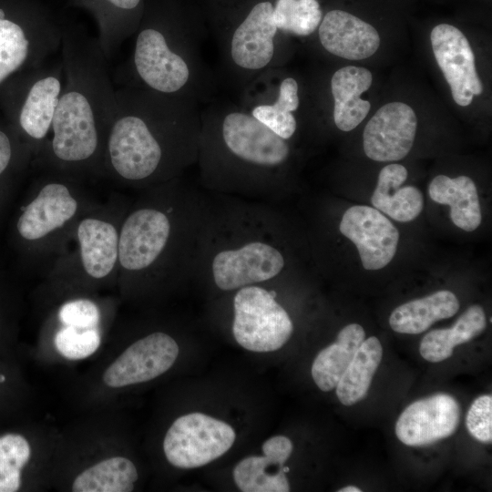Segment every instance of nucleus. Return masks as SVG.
Masks as SVG:
<instances>
[{"label": "nucleus", "mask_w": 492, "mask_h": 492, "mask_svg": "<svg viewBox=\"0 0 492 492\" xmlns=\"http://www.w3.org/2000/svg\"><path fill=\"white\" fill-rule=\"evenodd\" d=\"M119 224L97 215L81 216L74 226L77 262L93 280H102L118 269Z\"/></svg>", "instance_id": "dca6fc26"}, {"label": "nucleus", "mask_w": 492, "mask_h": 492, "mask_svg": "<svg viewBox=\"0 0 492 492\" xmlns=\"http://www.w3.org/2000/svg\"><path fill=\"white\" fill-rule=\"evenodd\" d=\"M382 356V344L375 336L364 340L335 387L343 405H353L366 396Z\"/></svg>", "instance_id": "bb28decb"}, {"label": "nucleus", "mask_w": 492, "mask_h": 492, "mask_svg": "<svg viewBox=\"0 0 492 492\" xmlns=\"http://www.w3.org/2000/svg\"><path fill=\"white\" fill-rule=\"evenodd\" d=\"M458 309L455 293L442 290L399 305L392 312L389 324L396 333L418 334L434 323L452 317Z\"/></svg>", "instance_id": "b1692460"}, {"label": "nucleus", "mask_w": 492, "mask_h": 492, "mask_svg": "<svg viewBox=\"0 0 492 492\" xmlns=\"http://www.w3.org/2000/svg\"><path fill=\"white\" fill-rule=\"evenodd\" d=\"M373 82L371 72L360 67L348 66L338 69L331 80L333 97V120L343 131L356 128L367 116L371 104L361 95Z\"/></svg>", "instance_id": "412c9836"}, {"label": "nucleus", "mask_w": 492, "mask_h": 492, "mask_svg": "<svg viewBox=\"0 0 492 492\" xmlns=\"http://www.w3.org/2000/svg\"><path fill=\"white\" fill-rule=\"evenodd\" d=\"M13 144L10 136L0 127V176L7 169L13 159Z\"/></svg>", "instance_id": "f704fd0d"}, {"label": "nucleus", "mask_w": 492, "mask_h": 492, "mask_svg": "<svg viewBox=\"0 0 492 492\" xmlns=\"http://www.w3.org/2000/svg\"><path fill=\"white\" fill-rule=\"evenodd\" d=\"M430 40L434 56L455 102L462 107L468 106L474 96L483 92L468 40L458 28L448 24L436 26L431 31Z\"/></svg>", "instance_id": "f8f14e48"}, {"label": "nucleus", "mask_w": 492, "mask_h": 492, "mask_svg": "<svg viewBox=\"0 0 492 492\" xmlns=\"http://www.w3.org/2000/svg\"><path fill=\"white\" fill-rule=\"evenodd\" d=\"M17 84L15 121L37 154L51 132L64 84L62 63L33 68Z\"/></svg>", "instance_id": "9d476101"}, {"label": "nucleus", "mask_w": 492, "mask_h": 492, "mask_svg": "<svg viewBox=\"0 0 492 492\" xmlns=\"http://www.w3.org/2000/svg\"><path fill=\"white\" fill-rule=\"evenodd\" d=\"M232 298V333L236 342L252 352H272L291 338L293 323L276 300L277 292L264 283L241 287Z\"/></svg>", "instance_id": "423d86ee"}, {"label": "nucleus", "mask_w": 492, "mask_h": 492, "mask_svg": "<svg viewBox=\"0 0 492 492\" xmlns=\"http://www.w3.org/2000/svg\"><path fill=\"white\" fill-rule=\"evenodd\" d=\"M362 490L354 486L344 487L338 490V492H361Z\"/></svg>", "instance_id": "c9c22d12"}, {"label": "nucleus", "mask_w": 492, "mask_h": 492, "mask_svg": "<svg viewBox=\"0 0 492 492\" xmlns=\"http://www.w3.org/2000/svg\"><path fill=\"white\" fill-rule=\"evenodd\" d=\"M286 267L278 215L270 201L210 194L194 276L232 292L272 282Z\"/></svg>", "instance_id": "20e7f679"}, {"label": "nucleus", "mask_w": 492, "mask_h": 492, "mask_svg": "<svg viewBox=\"0 0 492 492\" xmlns=\"http://www.w3.org/2000/svg\"><path fill=\"white\" fill-rule=\"evenodd\" d=\"M5 381V376L4 375H0V382H3Z\"/></svg>", "instance_id": "4c0bfd02"}, {"label": "nucleus", "mask_w": 492, "mask_h": 492, "mask_svg": "<svg viewBox=\"0 0 492 492\" xmlns=\"http://www.w3.org/2000/svg\"><path fill=\"white\" fill-rule=\"evenodd\" d=\"M100 318L98 306L88 299L68 301L58 311L59 321L67 326L98 328Z\"/></svg>", "instance_id": "473e14b6"}, {"label": "nucleus", "mask_w": 492, "mask_h": 492, "mask_svg": "<svg viewBox=\"0 0 492 492\" xmlns=\"http://www.w3.org/2000/svg\"><path fill=\"white\" fill-rule=\"evenodd\" d=\"M138 26L132 55L136 77L145 88L176 95L187 85L190 71L167 22L159 16L148 15Z\"/></svg>", "instance_id": "0eeeda50"}, {"label": "nucleus", "mask_w": 492, "mask_h": 492, "mask_svg": "<svg viewBox=\"0 0 492 492\" xmlns=\"http://www.w3.org/2000/svg\"><path fill=\"white\" fill-rule=\"evenodd\" d=\"M39 183L36 196L22 210L16 223L19 236L30 242H45L55 234L74 227L81 216V206L74 178L55 172Z\"/></svg>", "instance_id": "1a4fd4ad"}, {"label": "nucleus", "mask_w": 492, "mask_h": 492, "mask_svg": "<svg viewBox=\"0 0 492 492\" xmlns=\"http://www.w3.org/2000/svg\"><path fill=\"white\" fill-rule=\"evenodd\" d=\"M179 345L169 334L150 333L128 347L105 371L104 383L118 388L150 381L174 364Z\"/></svg>", "instance_id": "9b49d317"}, {"label": "nucleus", "mask_w": 492, "mask_h": 492, "mask_svg": "<svg viewBox=\"0 0 492 492\" xmlns=\"http://www.w3.org/2000/svg\"><path fill=\"white\" fill-rule=\"evenodd\" d=\"M298 107V84L294 78L286 77L280 84L277 100L273 104L254 107L251 115L279 137L288 140L297 128L292 112Z\"/></svg>", "instance_id": "c85d7f7f"}, {"label": "nucleus", "mask_w": 492, "mask_h": 492, "mask_svg": "<svg viewBox=\"0 0 492 492\" xmlns=\"http://www.w3.org/2000/svg\"><path fill=\"white\" fill-rule=\"evenodd\" d=\"M460 406L447 394H436L409 405L395 424L397 438L409 446H423L452 436L460 421Z\"/></svg>", "instance_id": "4468645a"}, {"label": "nucleus", "mask_w": 492, "mask_h": 492, "mask_svg": "<svg viewBox=\"0 0 492 492\" xmlns=\"http://www.w3.org/2000/svg\"><path fill=\"white\" fill-rule=\"evenodd\" d=\"M290 153L286 139L240 111L223 118L214 139L199 138L203 185L213 194L270 201L273 175Z\"/></svg>", "instance_id": "39448f33"}, {"label": "nucleus", "mask_w": 492, "mask_h": 492, "mask_svg": "<svg viewBox=\"0 0 492 492\" xmlns=\"http://www.w3.org/2000/svg\"><path fill=\"white\" fill-rule=\"evenodd\" d=\"M272 15L277 29L297 36L313 33L323 17L316 0H277Z\"/></svg>", "instance_id": "c756f323"}, {"label": "nucleus", "mask_w": 492, "mask_h": 492, "mask_svg": "<svg viewBox=\"0 0 492 492\" xmlns=\"http://www.w3.org/2000/svg\"><path fill=\"white\" fill-rule=\"evenodd\" d=\"M148 189L121 218L118 271L133 277L194 275L210 193L178 178Z\"/></svg>", "instance_id": "7ed1b4c3"}, {"label": "nucleus", "mask_w": 492, "mask_h": 492, "mask_svg": "<svg viewBox=\"0 0 492 492\" xmlns=\"http://www.w3.org/2000/svg\"><path fill=\"white\" fill-rule=\"evenodd\" d=\"M272 13V3H258L235 29L231 42V56L238 67L249 70L261 69L272 59L277 32Z\"/></svg>", "instance_id": "f3484780"}, {"label": "nucleus", "mask_w": 492, "mask_h": 492, "mask_svg": "<svg viewBox=\"0 0 492 492\" xmlns=\"http://www.w3.org/2000/svg\"><path fill=\"white\" fill-rule=\"evenodd\" d=\"M407 175V169L403 165L389 164L384 167L371 198L376 210L400 222L415 220L424 208V197L417 188L402 187Z\"/></svg>", "instance_id": "4be33fe9"}, {"label": "nucleus", "mask_w": 492, "mask_h": 492, "mask_svg": "<svg viewBox=\"0 0 492 492\" xmlns=\"http://www.w3.org/2000/svg\"><path fill=\"white\" fill-rule=\"evenodd\" d=\"M364 337L360 324H348L341 329L333 343L318 354L312 365V376L319 389L328 392L336 387Z\"/></svg>", "instance_id": "393cba45"}, {"label": "nucleus", "mask_w": 492, "mask_h": 492, "mask_svg": "<svg viewBox=\"0 0 492 492\" xmlns=\"http://www.w3.org/2000/svg\"><path fill=\"white\" fill-rule=\"evenodd\" d=\"M135 465L128 458L105 459L81 472L74 480V492H129L138 479Z\"/></svg>", "instance_id": "cd10ccee"}, {"label": "nucleus", "mask_w": 492, "mask_h": 492, "mask_svg": "<svg viewBox=\"0 0 492 492\" xmlns=\"http://www.w3.org/2000/svg\"><path fill=\"white\" fill-rule=\"evenodd\" d=\"M31 449L21 435L0 436V492H15L21 486V470L29 461Z\"/></svg>", "instance_id": "7c9ffc66"}, {"label": "nucleus", "mask_w": 492, "mask_h": 492, "mask_svg": "<svg viewBox=\"0 0 492 492\" xmlns=\"http://www.w3.org/2000/svg\"><path fill=\"white\" fill-rule=\"evenodd\" d=\"M76 7L90 13L97 27V43L107 59L123 41L136 32L144 0H69Z\"/></svg>", "instance_id": "aec40b11"}, {"label": "nucleus", "mask_w": 492, "mask_h": 492, "mask_svg": "<svg viewBox=\"0 0 492 492\" xmlns=\"http://www.w3.org/2000/svg\"><path fill=\"white\" fill-rule=\"evenodd\" d=\"M487 326V318L480 305H471L451 328L436 329L426 333L420 343L421 356L431 363L444 361L453 354L456 345L479 335Z\"/></svg>", "instance_id": "a878e982"}, {"label": "nucleus", "mask_w": 492, "mask_h": 492, "mask_svg": "<svg viewBox=\"0 0 492 492\" xmlns=\"http://www.w3.org/2000/svg\"><path fill=\"white\" fill-rule=\"evenodd\" d=\"M116 97L101 174L144 188L177 179L198 156L200 138L188 128L179 100L130 87L116 90Z\"/></svg>", "instance_id": "f03ea898"}, {"label": "nucleus", "mask_w": 492, "mask_h": 492, "mask_svg": "<svg viewBox=\"0 0 492 492\" xmlns=\"http://www.w3.org/2000/svg\"><path fill=\"white\" fill-rule=\"evenodd\" d=\"M282 471L286 474L290 471V468L288 466H284L282 467Z\"/></svg>", "instance_id": "e433bc0d"}, {"label": "nucleus", "mask_w": 492, "mask_h": 492, "mask_svg": "<svg viewBox=\"0 0 492 492\" xmlns=\"http://www.w3.org/2000/svg\"><path fill=\"white\" fill-rule=\"evenodd\" d=\"M469 434L482 443L492 441V396L483 395L474 400L466 417Z\"/></svg>", "instance_id": "72a5a7b5"}, {"label": "nucleus", "mask_w": 492, "mask_h": 492, "mask_svg": "<svg viewBox=\"0 0 492 492\" xmlns=\"http://www.w3.org/2000/svg\"><path fill=\"white\" fill-rule=\"evenodd\" d=\"M236 438L227 423L202 413L179 416L163 441L167 460L179 468L202 466L224 455Z\"/></svg>", "instance_id": "6e6552de"}, {"label": "nucleus", "mask_w": 492, "mask_h": 492, "mask_svg": "<svg viewBox=\"0 0 492 492\" xmlns=\"http://www.w3.org/2000/svg\"><path fill=\"white\" fill-rule=\"evenodd\" d=\"M64 84L39 165L72 177L101 174L106 139L117 109L116 90L97 38L62 20Z\"/></svg>", "instance_id": "f257e3e1"}, {"label": "nucleus", "mask_w": 492, "mask_h": 492, "mask_svg": "<svg viewBox=\"0 0 492 492\" xmlns=\"http://www.w3.org/2000/svg\"><path fill=\"white\" fill-rule=\"evenodd\" d=\"M101 342L98 328L63 325L54 338L57 352L67 359L80 360L93 354Z\"/></svg>", "instance_id": "2f4dec72"}, {"label": "nucleus", "mask_w": 492, "mask_h": 492, "mask_svg": "<svg viewBox=\"0 0 492 492\" xmlns=\"http://www.w3.org/2000/svg\"><path fill=\"white\" fill-rule=\"evenodd\" d=\"M292 441L276 436L262 445L263 456H248L233 469V478L243 492H288L290 485L282 467L292 452Z\"/></svg>", "instance_id": "a211bd4d"}, {"label": "nucleus", "mask_w": 492, "mask_h": 492, "mask_svg": "<svg viewBox=\"0 0 492 492\" xmlns=\"http://www.w3.org/2000/svg\"><path fill=\"white\" fill-rule=\"evenodd\" d=\"M430 198L450 207V219L465 231H473L482 220L481 207L477 187L467 176L449 178L437 175L429 184Z\"/></svg>", "instance_id": "5701e85b"}, {"label": "nucleus", "mask_w": 492, "mask_h": 492, "mask_svg": "<svg viewBox=\"0 0 492 492\" xmlns=\"http://www.w3.org/2000/svg\"><path fill=\"white\" fill-rule=\"evenodd\" d=\"M319 38L331 54L362 60L374 55L380 46L376 29L359 17L343 11H329L319 25Z\"/></svg>", "instance_id": "6ab92c4d"}, {"label": "nucleus", "mask_w": 492, "mask_h": 492, "mask_svg": "<svg viewBox=\"0 0 492 492\" xmlns=\"http://www.w3.org/2000/svg\"><path fill=\"white\" fill-rule=\"evenodd\" d=\"M416 128L417 118L410 106L388 103L376 111L364 128V153L375 161L400 160L411 150Z\"/></svg>", "instance_id": "2eb2a0df"}, {"label": "nucleus", "mask_w": 492, "mask_h": 492, "mask_svg": "<svg viewBox=\"0 0 492 492\" xmlns=\"http://www.w3.org/2000/svg\"><path fill=\"white\" fill-rule=\"evenodd\" d=\"M339 230L356 246L365 270L375 271L385 267L396 252L399 231L375 208L355 205L347 209Z\"/></svg>", "instance_id": "ddd939ff"}]
</instances>
